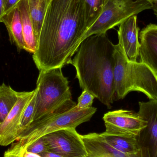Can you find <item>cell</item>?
<instances>
[{
	"label": "cell",
	"instance_id": "6",
	"mask_svg": "<svg viewBox=\"0 0 157 157\" xmlns=\"http://www.w3.org/2000/svg\"><path fill=\"white\" fill-rule=\"evenodd\" d=\"M152 7L151 3L146 0H109L97 20L87 30L81 42L92 35L105 34L131 17Z\"/></svg>",
	"mask_w": 157,
	"mask_h": 157
},
{
	"label": "cell",
	"instance_id": "28",
	"mask_svg": "<svg viewBox=\"0 0 157 157\" xmlns=\"http://www.w3.org/2000/svg\"><path fill=\"white\" fill-rule=\"evenodd\" d=\"M49 1H50V2H51V1H52V0H49Z\"/></svg>",
	"mask_w": 157,
	"mask_h": 157
},
{
	"label": "cell",
	"instance_id": "26",
	"mask_svg": "<svg viewBox=\"0 0 157 157\" xmlns=\"http://www.w3.org/2000/svg\"><path fill=\"white\" fill-rule=\"evenodd\" d=\"M151 3L152 5V9L154 10L155 15L157 17V0H153Z\"/></svg>",
	"mask_w": 157,
	"mask_h": 157
},
{
	"label": "cell",
	"instance_id": "27",
	"mask_svg": "<svg viewBox=\"0 0 157 157\" xmlns=\"http://www.w3.org/2000/svg\"><path fill=\"white\" fill-rule=\"evenodd\" d=\"M146 1H148V2H150L152 3V1L153 0H146ZM152 4V3H151Z\"/></svg>",
	"mask_w": 157,
	"mask_h": 157
},
{
	"label": "cell",
	"instance_id": "19",
	"mask_svg": "<svg viewBox=\"0 0 157 157\" xmlns=\"http://www.w3.org/2000/svg\"><path fill=\"white\" fill-rule=\"evenodd\" d=\"M109 0H85L88 29L94 24Z\"/></svg>",
	"mask_w": 157,
	"mask_h": 157
},
{
	"label": "cell",
	"instance_id": "2",
	"mask_svg": "<svg viewBox=\"0 0 157 157\" xmlns=\"http://www.w3.org/2000/svg\"><path fill=\"white\" fill-rule=\"evenodd\" d=\"M114 45L106 33L90 36L81 42L71 63L80 87L109 109L115 101Z\"/></svg>",
	"mask_w": 157,
	"mask_h": 157
},
{
	"label": "cell",
	"instance_id": "7",
	"mask_svg": "<svg viewBox=\"0 0 157 157\" xmlns=\"http://www.w3.org/2000/svg\"><path fill=\"white\" fill-rule=\"evenodd\" d=\"M138 113L145 122L139 132L137 143L141 157H157V100L139 102Z\"/></svg>",
	"mask_w": 157,
	"mask_h": 157
},
{
	"label": "cell",
	"instance_id": "21",
	"mask_svg": "<svg viewBox=\"0 0 157 157\" xmlns=\"http://www.w3.org/2000/svg\"><path fill=\"white\" fill-rule=\"evenodd\" d=\"M95 97L91 93L86 90H83L78 99V103L76 104L79 109H88L92 107Z\"/></svg>",
	"mask_w": 157,
	"mask_h": 157
},
{
	"label": "cell",
	"instance_id": "18",
	"mask_svg": "<svg viewBox=\"0 0 157 157\" xmlns=\"http://www.w3.org/2000/svg\"><path fill=\"white\" fill-rule=\"evenodd\" d=\"M19 93L4 83L0 86V125L16 103Z\"/></svg>",
	"mask_w": 157,
	"mask_h": 157
},
{
	"label": "cell",
	"instance_id": "11",
	"mask_svg": "<svg viewBox=\"0 0 157 157\" xmlns=\"http://www.w3.org/2000/svg\"><path fill=\"white\" fill-rule=\"evenodd\" d=\"M136 20V15L131 17L119 25L117 31L119 43L123 48L128 59L134 62L137 61L139 56L140 48Z\"/></svg>",
	"mask_w": 157,
	"mask_h": 157
},
{
	"label": "cell",
	"instance_id": "1",
	"mask_svg": "<svg viewBox=\"0 0 157 157\" xmlns=\"http://www.w3.org/2000/svg\"><path fill=\"white\" fill-rule=\"evenodd\" d=\"M87 30L85 0H52L33 55L37 69H62L71 64Z\"/></svg>",
	"mask_w": 157,
	"mask_h": 157
},
{
	"label": "cell",
	"instance_id": "23",
	"mask_svg": "<svg viewBox=\"0 0 157 157\" xmlns=\"http://www.w3.org/2000/svg\"><path fill=\"white\" fill-rule=\"evenodd\" d=\"M20 0H5V13L17 5Z\"/></svg>",
	"mask_w": 157,
	"mask_h": 157
},
{
	"label": "cell",
	"instance_id": "14",
	"mask_svg": "<svg viewBox=\"0 0 157 157\" xmlns=\"http://www.w3.org/2000/svg\"><path fill=\"white\" fill-rule=\"evenodd\" d=\"M1 22L4 23L8 31L9 37L19 50H25L21 17L17 6L6 13Z\"/></svg>",
	"mask_w": 157,
	"mask_h": 157
},
{
	"label": "cell",
	"instance_id": "9",
	"mask_svg": "<svg viewBox=\"0 0 157 157\" xmlns=\"http://www.w3.org/2000/svg\"><path fill=\"white\" fill-rule=\"evenodd\" d=\"M103 120L106 131L103 134L112 136H137L145 122L138 113L126 110L108 112Z\"/></svg>",
	"mask_w": 157,
	"mask_h": 157
},
{
	"label": "cell",
	"instance_id": "17",
	"mask_svg": "<svg viewBox=\"0 0 157 157\" xmlns=\"http://www.w3.org/2000/svg\"><path fill=\"white\" fill-rule=\"evenodd\" d=\"M28 2L38 43L45 13L50 2L49 0H28Z\"/></svg>",
	"mask_w": 157,
	"mask_h": 157
},
{
	"label": "cell",
	"instance_id": "24",
	"mask_svg": "<svg viewBox=\"0 0 157 157\" xmlns=\"http://www.w3.org/2000/svg\"><path fill=\"white\" fill-rule=\"evenodd\" d=\"M40 155L42 157H64L58 155V154H55V153H52V152L48 151L42 153Z\"/></svg>",
	"mask_w": 157,
	"mask_h": 157
},
{
	"label": "cell",
	"instance_id": "12",
	"mask_svg": "<svg viewBox=\"0 0 157 157\" xmlns=\"http://www.w3.org/2000/svg\"><path fill=\"white\" fill-rule=\"evenodd\" d=\"M141 62L157 74V25L150 24L140 33Z\"/></svg>",
	"mask_w": 157,
	"mask_h": 157
},
{
	"label": "cell",
	"instance_id": "25",
	"mask_svg": "<svg viewBox=\"0 0 157 157\" xmlns=\"http://www.w3.org/2000/svg\"><path fill=\"white\" fill-rule=\"evenodd\" d=\"M5 14V0H0V23Z\"/></svg>",
	"mask_w": 157,
	"mask_h": 157
},
{
	"label": "cell",
	"instance_id": "16",
	"mask_svg": "<svg viewBox=\"0 0 157 157\" xmlns=\"http://www.w3.org/2000/svg\"><path fill=\"white\" fill-rule=\"evenodd\" d=\"M103 138L114 148L125 154L140 155L136 136H112L101 133Z\"/></svg>",
	"mask_w": 157,
	"mask_h": 157
},
{
	"label": "cell",
	"instance_id": "13",
	"mask_svg": "<svg viewBox=\"0 0 157 157\" xmlns=\"http://www.w3.org/2000/svg\"><path fill=\"white\" fill-rule=\"evenodd\" d=\"M81 136L87 151L86 157H141L117 150L105 140L101 133H90Z\"/></svg>",
	"mask_w": 157,
	"mask_h": 157
},
{
	"label": "cell",
	"instance_id": "22",
	"mask_svg": "<svg viewBox=\"0 0 157 157\" xmlns=\"http://www.w3.org/2000/svg\"><path fill=\"white\" fill-rule=\"evenodd\" d=\"M25 151L40 155L42 153L48 151V150H47L44 141L41 137L35 141L30 145L29 146Z\"/></svg>",
	"mask_w": 157,
	"mask_h": 157
},
{
	"label": "cell",
	"instance_id": "4",
	"mask_svg": "<svg viewBox=\"0 0 157 157\" xmlns=\"http://www.w3.org/2000/svg\"><path fill=\"white\" fill-rule=\"evenodd\" d=\"M76 104L74 101L46 117L32 122L5 153L13 154L22 152L48 134L66 128L76 129L81 124L90 121L97 112V108L92 107L79 109Z\"/></svg>",
	"mask_w": 157,
	"mask_h": 157
},
{
	"label": "cell",
	"instance_id": "10",
	"mask_svg": "<svg viewBox=\"0 0 157 157\" xmlns=\"http://www.w3.org/2000/svg\"><path fill=\"white\" fill-rule=\"evenodd\" d=\"M36 92H20L19 98L5 120L0 125V146L12 144L17 138L18 127L22 113Z\"/></svg>",
	"mask_w": 157,
	"mask_h": 157
},
{
	"label": "cell",
	"instance_id": "15",
	"mask_svg": "<svg viewBox=\"0 0 157 157\" xmlns=\"http://www.w3.org/2000/svg\"><path fill=\"white\" fill-rule=\"evenodd\" d=\"M17 6L21 17L23 36L25 46V50L34 54L37 47V41L30 17L28 0H20Z\"/></svg>",
	"mask_w": 157,
	"mask_h": 157
},
{
	"label": "cell",
	"instance_id": "8",
	"mask_svg": "<svg viewBox=\"0 0 157 157\" xmlns=\"http://www.w3.org/2000/svg\"><path fill=\"white\" fill-rule=\"evenodd\" d=\"M41 138L48 151L64 157H86L84 141L75 128L62 129Z\"/></svg>",
	"mask_w": 157,
	"mask_h": 157
},
{
	"label": "cell",
	"instance_id": "5",
	"mask_svg": "<svg viewBox=\"0 0 157 157\" xmlns=\"http://www.w3.org/2000/svg\"><path fill=\"white\" fill-rule=\"evenodd\" d=\"M36 90L32 122L46 117L74 102L68 78L63 75L61 68L40 71Z\"/></svg>",
	"mask_w": 157,
	"mask_h": 157
},
{
	"label": "cell",
	"instance_id": "3",
	"mask_svg": "<svg viewBox=\"0 0 157 157\" xmlns=\"http://www.w3.org/2000/svg\"><path fill=\"white\" fill-rule=\"evenodd\" d=\"M113 80L115 100L122 99L132 91L157 100V74L142 62L132 61L121 44L114 45Z\"/></svg>",
	"mask_w": 157,
	"mask_h": 157
},
{
	"label": "cell",
	"instance_id": "20",
	"mask_svg": "<svg viewBox=\"0 0 157 157\" xmlns=\"http://www.w3.org/2000/svg\"><path fill=\"white\" fill-rule=\"evenodd\" d=\"M36 90L35 94L29 101L28 104H27L22 113L20 123H19V127H18L17 138L30 125L33 121L35 103H36Z\"/></svg>",
	"mask_w": 157,
	"mask_h": 157
}]
</instances>
